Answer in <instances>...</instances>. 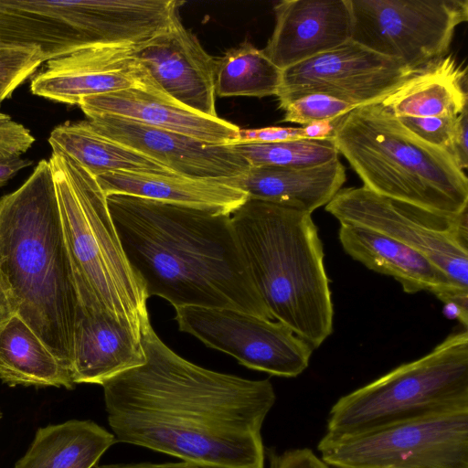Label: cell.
I'll list each match as a JSON object with an SVG mask.
<instances>
[{"label": "cell", "mask_w": 468, "mask_h": 468, "mask_svg": "<svg viewBox=\"0 0 468 468\" xmlns=\"http://www.w3.org/2000/svg\"><path fill=\"white\" fill-rule=\"evenodd\" d=\"M248 198L312 214L327 205L346 181L339 159L309 167L250 166L242 175L218 179Z\"/></svg>", "instance_id": "cell-21"}, {"label": "cell", "mask_w": 468, "mask_h": 468, "mask_svg": "<svg viewBox=\"0 0 468 468\" xmlns=\"http://www.w3.org/2000/svg\"><path fill=\"white\" fill-rule=\"evenodd\" d=\"M341 117L334 119V120L315 122H312V123L302 126L304 130L306 138L307 139L333 138L334 133H335V129Z\"/></svg>", "instance_id": "cell-35"}, {"label": "cell", "mask_w": 468, "mask_h": 468, "mask_svg": "<svg viewBox=\"0 0 468 468\" xmlns=\"http://www.w3.org/2000/svg\"><path fill=\"white\" fill-rule=\"evenodd\" d=\"M351 40L411 69L447 54L467 0H349Z\"/></svg>", "instance_id": "cell-11"}, {"label": "cell", "mask_w": 468, "mask_h": 468, "mask_svg": "<svg viewBox=\"0 0 468 468\" xmlns=\"http://www.w3.org/2000/svg\"><path fill=\"white\" fill-rule=\"evenodd\" d=\"M468 409V332L339 398L321 438L337 441L396 424Z\"/></svg>", "instance_id": "cell-7"}, {"label": "cell", "mask_w": 468, "mask_h": 468, "mask_svg": "<svg viewBox=\"0 0 468 468\" xmlns=\"http://www.w3.org/2000/svg\"><path fill=\"white\" fill-rule=\"evenodd\" d=\"M298 139H307L303 127L271 126L256 129H239L234 144H265Z\"/></svg>", "instance_id": "cell-33"}, {"label": "cell", "mask_w": 468, "mask_h": 468, "mask_svg": "<svg viewBox=\"0 0 468 468\" xmlns=\"http://www.w3.org/2000/svg\"><path fill=\"white\" fill-rule=\"evenodd\" d=\"M466 88V67L446 54L415 72L379 103L396 117H456L467 108Z\"/></svg>", "instance_id": "cell-23"}, {"label": "cell", "mask_w": 468, "mask_h": 468, "mask_svg": "<svg viewBox=\"0 0 468 468\" xmlns=\"http://www.w3.org/2000/svg\"><path fill=\"white\" fill-rule=\"evenodd\" d=\"M0 289L70 373L80 306L48 160L0 198Z\"/></svg>", "instance_id": "cell-3"}, {"label": "cell", "mask_w": 468, "mask_h": 468, "mask_svg": "<svg viewBox=\"0 0 468 468\" xmlns=\"http://www.w3.org/2000/svg\"><path fill=\"white\" fill-rule=\"evenodd\" d=\"M420 69L349 40L283 69L276 96L281 109L309 93L330 95L362 107L381 102Z\"/></svg>", "instance_id": "cell-13"}, {"label": "cell", "mask_w": 468, "mask_h": 468, "mask_svg": "<svg viewBox=\"0 0 468 468\" xmlns=\"http://www.w3.org/2000/svg\"><path fill=\"white\" fill-rule=\"evenodd\" d=\"M0 378L9 386H75L69 371L14 314L0 327Z\"/></svg>", "instance_id": "cell-26"}, {"label": "cell", "mask_w": 468, "mask_h": 468, "mask_svg": "<svg viewBox=\"0 0 468 468\" xmlns=\"http://www.w3.org/2000/svg\"><path fill=\"white\" fill-rule=\"evenodd\" d=\"M175 319L180 331L249 368L295 378L309 366L313 347L278 321L239 310L202 306L176 308Z\"/></svg>", "instance_id": "cell-12"}, {"label": "cell", "mask_w": 468, "mask_h": 468, "mask_svg": "<svg viewBox=\"0 0 468 468\" xmlns=\"http://www.w3.org/2000/svg\"><path fill=\"white\" fill-rule=\"evenodd\" d=\"M358 108L346 101L323 93L303 95L283 108L282 122L300 123L303 126L321 121L334 120Z\"/></svg>", "instance_id": "cell-30"}, {"label": "cell", "mask_w": 468, "mask_h": 468, "mask_svg": "<svg viewBox=\"0 0 468 468\" xmlns=\"http://www.w3.org/2000/svg\"><path fill=\"white\" fill-rule=\"evenodd\" d=\"M116 442L114 435L96 422L70 420L39 428L14 468H92Z\"/></svg>", "instance_id": "cell-25"}, {"label": "cell", "mask_w": 468, "mask_h": 468, "mask_svg": "<svg viewBox=\"0 0 468 468\" xmlns=\"http://www.w3.org/2000/svg\"><path fill=\"white\" fill-rule=\"evenodd\" d=\"M95 178L106 197L127 195L228 215L248 199L243 191L218 179L133 172H112Z\"/></svg>", "instance_id": "cell-22"}, {"label": "cell", "mask_w": 468, "mask_h": 468, "mask_svg": "<svg viewBox=\"0 0 468 468\" xmlns=\"http://www.w3.org/2000/svg\"><path fill=\"white\" fill-rule=\"evenodd\" d=\"M230 145L250 166H316L337 159L339 154L333 138Z\"/></svg>", "instance_id": "cell-28"}, {"label": "cell", "mask_w": 468, "mask_h": 468, "mask_svg": "<svg viewBox=\"0 0 468 468\" xmlns=\"http://www.w3.org/2000/svg\"><path fill=\"white\" fill-rule=\"evenodd\" d=\"M457 117H397L400 123L420 141L450 154Z\"/></svg>", "instance_id": "cell-31"}, {"label": "cell", "mask_w": 468, "mask_h": 468, "mask_svg": "<svg viewBox=\"0 0 468 468\" xmlns=\"http://www.w3.org/2000/svg\"><path fill=\"white\" fill-rule=\"evenodd\" d=\"M265 55L282 70L351 40L349 0H283Z\"/></svg>", "instance_id": "cell-17"}, {"label": "cell", "mask_w": 468, "mask_h": 468, "mask_svg": "<svg viewBox=\"0 0 468 468\" xmlns=\"http://www.w3.org/2000/svg\"><path fill=\"white\" fill-rule=\"evenodd\" d=\"M269 468H331L309 448L289 449L277 452L266 449Z\"/></svg>", "instance_id": "cell-32"}, {"label": "cell", "mask_w": 468, "mask_h": 468, "mask_svg": "<svg viewBox=\"0 0 468 468\" xmlns=\"http://www.w3.org/2000/svg\"><path fill=\"white\" fill-rule=\"evenodd\" d=\"M344 250L367 269L391 276L407 293L427 291L443 303L468 309V290L456 284L425 255L372 229L340 224Z\"/></svg>", "instance_id": "cell-19"}, {"label": "cell", "mask_w": 468, "mask_h": 468, "mask_svg": "<svg viewBox=\"0 0 468 468\" xmlns=\"http://www.w3.org/2000/svg\"><path fill=\"white\" fill-rule=\"evenodd\" d=\"M331 468H468V409L337 441L320 439Z\"/></svg>", "instance_id": "cell-10"}, {"label": "cell", "mask_w": 468, "mask_h": 468, "mask_svg": "<svg viewBox=\"0 0 468 468\" xmlns=\"http://www.w3.org/2000/svg\"><path fill=\"white\" fill-rule=\"evenodd\" d=\"M13 314L9 304L0 289V327L9 319Z\"/></svg>", "instance_id": "cell-38"}, {"label": "cell", "mask_w": 468, "mask_h": 468, "mask_svg": "<svg viewBox=\"0 0 468 468\" xmlns=\"http://www.w3.org/2000/svg\"><path fill=\"white\" fill-rule=\"evenodd\" d=\"M134 56L164 94L198 113L218 117L216 110V58L182 24L179 16Z\"/></svg>", "instance_id": "cell-14"}, {"label": "cell", "mask_w": 468, "mask_h": 468, "mask_svg": "<svg viewBox=\"0 0 468 468\" xmlns=\"http://www.w3.org/2000/svg\"><path fill=\"white\" fill-rule=\"evenodd\" d=\"M138 47L93 46L46 61L31 80V92L79 105L85 97L146 86L150 79L134 56Z\"/></svg>", "instance_id": "cell-15"}, {"label": "cell", "mask_w": 468, "mask_h": 468, "mask_svg": "<svg viewBox=\"0 0 468 468\" xmlns=\"http://www.w3.org/2000/svg\"><path fill=\"white\" fill-rule=\"evenodd\" d=\"M78 106L88 118L120 117L214 144H234L240 129L220 117H209L183 106L164 94L153 82L85 97Z\"/></svg>", "instance_id": "cell-18"}, {"label": "cell", "mask_w": 468, "mask_h": 468, "mask_svg": "<svg viewBox=\"0 0 468 468\" xmlns=\"http://www.w3.org/2000/svg\"><path fill=\"white\" fill-rule=\"evenodd\" d=\"M325 210L340 224L372 229L418 250L468 290V209L439 213L363 186L340 189Z\"/></svg>", "instance_id": "cell-9"}, {"label": "cell", "mask_w": 468, "mask_h": 468, "mask_svg": "<svg viewBox=\"0 0 468 468\" xmlns=\"http://www.w3.org/2000/svg\"><path fill=\"white\" fill-rule=\"evenodd\" d=\"M150 24L143 0H0V40L37 46L45 62L93 46H137Z\"/></svg>", "instance_id": "cell-8"}, {"label": "cell", "mask_w": 468, "mask_h": 468, "mask_svg": "<svg viewBox=\"0 0 468 468\" xmlns=\"http://www.w3.org/2000/svg\"><path fill=\"white\" fill-rule=\"evenodd\" d=\"M44 62L39 47L0 40V103Z\"/></svg>", "instance_id": "cell-29"}, {"label": "cell", "mask_w": 468, "mask_h": 468, "mask_svg": "<svg viewBox=\"0 0 468 468\" xmlns=\"http://www.w3.org/2000/svg\"><path fill=\"white\" fill-rule=\"evenodd\" d=\"M32 163V160L21 158V156L0 160V187L5 186L21 169L31 165Z\"/></svg>", "instance_id": "cell-36"}, {"label": "cell", "mask_w": 468, "mask_h": 468, "mask_svg": "<svg viewBox=\"0 0 468 468\" xmlns=\"http://www.w3.org/2000/svg\"><path fill=\"white\" fill-rule=\"evenodd\" d=\"M465 108L457 117L450 154L462 170L468 166V113Z\"/></svg>", "instance_id": "cell-34"}, {"label": "cell", "mask_w": 468, "mask_h": 468, "mask_svg": "<svg viewBox=\"0 0 468 468\" xmlns=\"http://www.w3.org/2000/svg\"><path fill=\"white\" fill-rule=\"evenodd\" d=\"M145 359L141 333L108 314L80 310L70 367L74 384L101 386Z\"/></svg>", "instance_id": "cell-20"}, {"label": "cell", "mask_w": 468, "mask_h": 468, "mask_svg": "<svg viewBox=\"0 0 468 468\" xmlns=\"http://www.w3.org/2000/svg\"><path fill=\"white\" fill-rule=\"evenodd\" d=\"M333 139L372 192L443 214L468 209V179L452 156L420 141L380 103L342 116Z\"/></svg>", "instance_id": "cell-5"}, {"label": "cell", "mask_w": 468, "mask_h": 468, "mask_svg": "<svg viewBox=\"0 0 468 468\" xmlns=\"http://www.w3.org/2000/svg\"><path fill=\"white\" fill-rule=\"evenodd\" d=\"M96 468H207L189 462L165 463H112L97 466Z\"/></svg>", "instance_id": "cell-37"}, {"label": "cell", "mask_w": 468, "mask_h": 468, "mask_svg": "<svg viewBox=\"0 0 468 468\" xmlns=\"http://www.w3.org/2000/svg\"><path fill=\"white\" fill-rule=\"evenodd\" d=\"M103 135L194 178L220 179L244 174L250 166L230 144H214L131 120L99 115L88 118Z\"/></svg>", "instance_id": "cell-16"}, {"label": "cell", "mask_w": 468, "mask_h": 468, "mask_svg": "<svg viewBox=\"0 0 468 468\" xmlns=\"http://www.w3.org/2000/svg\"><path fill=\"white\" fill-rule=\"evenodd\" d=\"M1 104H2V103H0V107H1Z\"/></svg>", "instance_id": "cell-39"}, {"label": "cell", "mask_w": 468, "mask_h": 468, "mask_svg": "<svg viewBox=\"0 0 468 468\" xmlns=\"http://www.w3.org/2000/svg\"><path fill=\"white\" fill-rule=\"evenodd\" d=\"M62 229L80 309L105 313L141 333L147 296L132 270L96 178L66 154L52 151Z\"/></svg>", "instance_id": "cell-6"}, {"label": "cell", "mask_w": 468, "mask_h": 468, "mask_svg": "<svg viewBox=\"0 0 468 468\" xmlns=\"http://www.w3.org/2000/svg\"><path fill=\"white\" fill-rule=\"evenodd\" d=\"M52 151H59L99 176L112 172L173 175L167 166L99 133L87 121L67 122L49 134Z\"/></svg>", "instance_id": "cell-24"}, {"label": "cell", "mask_w": 468, "mask_h": 468, "mask_svg": "<svg viewBox=\"0 0 468 468\" xmlns=\"http://www.w3.org/2000/svg\"><path fill=\"white\" fill-rule=\"evenodd\" d=\"M230 219L271 318L319 347L333 332L334 307L323 244L311 214L248 198Z\"/></svg>", "instance_id": "cell-4"}, {"label": "cell", "mask_w": 468, "mask_h": 468, "mask_svg": "<svg viewBox=\"0 0 468 468\" xmlns=\"http://www.w3.org/2000/svg\"><path fill=\"white\" fill-rule=\"evenodd\" d=\"M145 362L104 382L105 411L117 442L207 468H265L261 429L276 394L270 379L197 366L141 330Z\"/></svg>", "instance_id": "cell-1"}, {"label": "cell", "mask_w": 468, "mask_h": 468, "mask_svg": "<svg viewBox=\"0 0 468 468\" xmlns=\"http://www.w3.org/2000/svg\"><path fill=\"white\" fill-rule=\"evenodd\" d=\"M282 76V70L271 61L262 49L245 41L216 58V96H276Z\"/></svg>", "instance_id": "cell-27"}, {"label": "cell", "mask_w": 468, "mask_h": 468, "mask_svg": "<svg viewBox=\"0 0 468 468\" xmlns=\"http://www.w3.org/2000/svg\"><path fill=\"white\" fill-rule=\"evenodd\" d=\"M106 201L147 298L159 296L175 309L226 308L273 320L250 278L230 215L119 194Z\"/></svg>", "instance_id": "cell-2"}]
</instances>
